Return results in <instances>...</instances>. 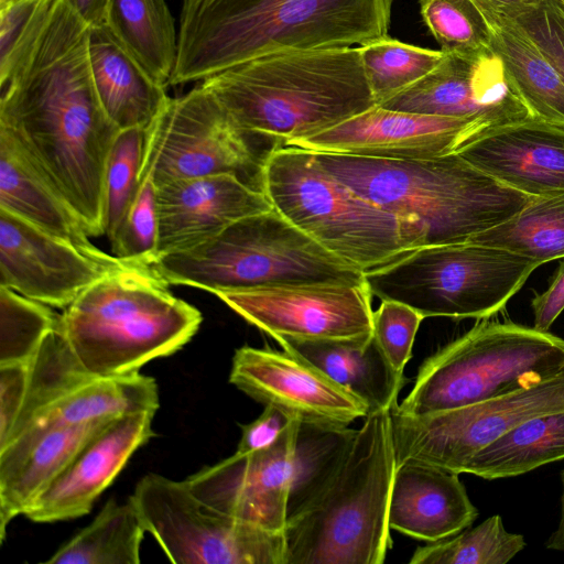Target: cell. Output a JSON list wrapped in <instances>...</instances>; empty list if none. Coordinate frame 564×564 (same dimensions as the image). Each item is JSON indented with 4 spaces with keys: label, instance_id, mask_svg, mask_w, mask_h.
<instances>
[{
    "label": "cell",
    "instance_id": "1",
    "mask_svg": "<svg viewBox=\"0 0 564 564\" xmlns=\"http://www.w3.org/2000/svg\"><path fill=\"white\" fill-rule=\"evenodd\" d=\"M89 25L58 0L14 75L0 84L6 130L59 191L90 238L104 232V175L119 129L96 94Z\"/></svg>",
    "mask_w": 564,
    "mask_h": 564
},
{
    "label": "cell",
    "instance_id": "2",
    "mask_svg": "<svg viewBox=\"0 0 564 564\" xmlns=\"http://www.w3.org/2000/svg\"><path fill=\"white\" fill-rule=\"evenodd\" d=\"M395 456L390 410L348 429L321 465L292 486L286 564H381L392 547Z\"/></svg>",
    "mask_w": 564,
    "mask_h": 564
},
{
    "label": "cell",
    "instance_id": "3",
    "mask_svg": "<svg viewBox=\"0 0 564 564\" xmlns=\"http://www.w3.org/2000/svg\"><path fill=\"white\" fill-rule=\"evenodd\" d=\"M393 0H183L170 85L204 80L282 50L365 45L388 36Z\"/></svg>",
    "mask_w": 564,
    "mask_h": 564
},
{
    "label": "cell",
    "instance_id": "4",
    "mask_svg": "<svg viewBox=\"0 0 564 564\" xmlns=\"http://www.w3.org/2000/svg\"><path fill=\"white\" fill-rule=\"evenodd\" d=\"M246 132L284 144L377 106L358 47L282 50L202 80Z\"/></svg>",
    "mask_w": 564,
    "mask_h": 564
},
{
    "label": "cell",
    "instance_id": "5",
    "mask_svg": "<svg viewBox=\"0 0 564 564\" xmlns=\"http://www.w3.org/2000/svg\"><path fill=\"white\" fill-rule=\"evenodd\" d=\"M315 156L358 194L416 221L426 246L467 241L512 217L531 197L499 183L458 153L427 160Z\"/></svg>",
    "mask_w": 564,
    "mask_h": 564
},
{
    "label": "cell",
    "instance_id": "6",
    "mask_svg": "<svg viewBox=\"0 0 564 564\" xmlns=\"http://www.w3.org/2000/svg\"><path fill=\"white\" fill-rule=\"evenodd\" d=\"M202 321L149 265L129 263L86 289L64 308L59 325L85 370L111 377L176 352Z\"/></svg>",
    "mask_w": 564,
    "mask_h": 564
},
{
    "label": "cell",
    "instance_id": "7",
    "mask_svg": "<svg viewBox=\"0 0 564 564\" xmlns=\"http://www.w3.org/2000/svg\"><path fill=\"white\" fill-rule=\"evenodd\" d=\"M260 189L288 221L364 272L426 246L423 228L329 174L315 153L284 144L263 159Z\"/></svg>",
    "mask_w": 564,
    "mask_h": 564
},
{
    "label": "cell",
    "instance_id": "8",
    "mask_svg": "<svg viewBox=\"0 0 564 564\" xmlns=\"http://www.w3.org/2000/svg\"><path fill=\"white\" fill-rule=\"evenodd\" d=\"M169 285L210 293L303 284H366L365 272L326 250L274 208L241 218L150 265Z\"/></svg>",
    "mask_w": 564,
    "mask_h": 564
},
{
    "label": "cell",
    "instance_id": "9",
    "mask_svg": "<svg viewBox=\"0 0 564 564\" xmlns=\"http://www.w3.org/2000/svg\"><path fill=\"white\" fill-rule=\"evenodd\" d=\"M563 367V338L486 318L426 358L395 409L414 416L451 410L534 383Z\"/></svg>",
    "mask_w": 564,
    "mask_h": 564
},
{
    "label": "cell",
    "instance_id": "10",
    "mask_svg": "<svg viewBox=\"0 0 564 564\" xmlns=\"http://www.w3.org/2000/svg\"><path fill=\"white\" fill-rule=\"evenodd\" d=\"M541 264L474 241L424 246L365 272L371 295L425 317L486 319L501 311Z\"/></svg>",
    "mask_w": 564,
    "mask_h": 564
},
{
    "label": "cell",
    "instance_id": "11",
    "mask_svg": "<svg viewBox=\"0 0 564 564\" xmlns=\"http://www.w3.org/2000/svg\"><path fill=\"white\" fill-rule=\"evenodd\" d=\"M150 532L176 564H286L284 532L225 514L202 500L185 480L148 474L129 497Z\"/></svg>",
    "mask_w": 564,
    "mask_h": 564
},
{
    "label": "cell",
    "instance_id": "12",
    "mask_svg": "<svg viewBox=\"0 0 564 564\" xmlns=\"http://www.w3.org/2000/svg\"><path fill=\"white\" fill-rule=\"evenodd\" d=\"M218 99L198 85L178 97H169L144 130L140 180L155 186L182 178L230 173L260 189L263 158L252 139Z\"/></svg>",
    "mask_w": 564,
    "mask_h": 564
},
{
    "label": "cell",
    "instance_id": "13",
    "mask_svg": "<svg viewBox=\"0 0 564 564\" xmlns=\"http://www.w3.org/2000/svg\"><path fill=\"white\" fill-rule=\"evenodd\" d=\"M390 409L395 465L419 463L463 474L481 448L522 423L564 412V367L534 383L424 415Z\"/></svg>",
    "mask_w": 564,
    "mask_h": 564
},
{
    "label": "cell",
    "instance_id": "14",
    "mask_svg": "<svg viewBox=\"0 0 564 564\" xmlns=\"http://www.w3.org/2000/svg\"><path fill=\"white\" fill-rule=\"evenodd\" d=\"M134 263L54 236L0 208V285L66 308L91 284Z\"/></svg>",
    "mask_w": 564,
    "mask_h": 564
},
{
    "label": "cell",
    "instance_id": "15",
    "mask_svg": "<svg viewBox=\"0 0 564 564\" xmlns=\"http://www.w3.org/2000/svg\"><path fill=\"white\" fill-rule=\"evenodd\" d=\"M214 295L275 340L347 339L372 334L367 284L257 288Z\"/></svg>",
    "mask_w": 564,
    "mask_h": 564
},
{
    "label": "cell",
    "instance_id": "16",
    "mask_svg": "<svg viewBox=\"0 0 564 564\" xmlns=\"http://www.w3.org/2000/svg\"><path fill=\"white\" fill-rule=\"evenodd\" d=\"M229 381L265 405L304 425L347 427L368 415L365 403L304 358L269 347L235 351Z\"/></svg>",
    "mask_w": 564,
    "mask_h": 564
},
{
    "label": "cell",
    "instance_id": "17",
    "mask_svg": "<svg viewBox=\"0 0 564 564\" xmlns=\"http://www.w3.org/2000/svg\"><path fill=\"white\" fill-rule=\"evenodd\" d=\"M300 422L291 421L270 446L234 455L185 479L209 507L271 531L284 532L295 470Z\"/></svg>",
    "mask_w": 564,
    "mask_h": 564
},
{
    "label": "cell",
    "instance_id": "18",
    "mask_svg": "<svg viewBox=\"0 0 564 564\" xmlns=\"http://www.w3.org/2000/svg\"><path fill=\"white\" fill-rule=\"evenodd\" d=\"M492 127L474 118L397 111L375 106L314 137L288 143L315 153L427 160L458 153Z\"/></svg>",
    "mask_w": 564,
    "mask_h": 564
},
{
    "label": "cell",
    "instance_id": "19",
    "mask_svg": "<svg viewBox=\"0 0 564 564\" xmlns=\"http://www.w3.org/2000/svg\"><path fill=\"white\" fill-rule=\"evenodd\" d=\"M379 106L397 111L480 119L492 128L533 118L501 59L490 48L445 54L429 75Z\"/></svg>",
    "mask_w": 564,
    "mask_h": 564
},
{
    "label": "cell",
    "instance_id": "20",
    "mask_svg": "<svg viewBox=\"0 0 564 564\" xmlns=\"http://www.w3.org/2000/svg\"><path fill=\"white\" fill-rule=\"evenodd\" d=\"M153 412H139L109 421L82 446L24 516L47 523L87 514L134 452L153 436Z\"/></svg>",
    "mask_w": 564,
    "mask_h": 564
},
{
    "label": "cell",
    "instance_id": "21",
    "mask_svg": "<svg viewBox=\"0 0 564 564\" xmlns=\"http://www.w3.org/2000/svg\"><path fill=\"white\" fill-rule=\"evenodd\" d=\"M155 207L159 257L195 246L241 218L273 209L261 189L230 173L158 185Z\"/></svg>",
    "mask_w": 564,
    "mask_h": 564
},
{
    "label": "cell",
    "instance_id": "22",
    "mask_svg": "<svg viewBox=\"0 0 564 564\" xmlns=\"http://www.w3.org/2000/svg\"><path fill=\"white\" fill-rule=\"evenodd\" d=\"M458 154L529 196L564 192V126L528 118L492 128Z\"/></svg>",
    "mask_w": 564,
    "mask_h": 564
},
{
    "label": "cell",
    "instance_id": "23",
    "mask_svg": "<svg viewBox=\"0 0 564 564\" xmlns=\"http://www.w3.org/2000/svg\"><path fill=\"white\" fill-rule=\"evenodd\" d=\"M477 517L458 474L419 463L397 466L389 505L391 530L433 543L469 528Z\"/></svg>",
    "mask_w": 564,
    "mask_h": 564
},
{
    "label": "cell",
    "instance_id": "24",
    "mask_svg": "<svg viewBox=\"0 0 564 564\" xmlns=\"http://www.w3.org/2000/svg\"><path fill=\"white\" fill-rule=\"evenodd\" d=\"M113 420V419H112ZM109 421L18 436L0 448V531L55 480L82 446Z\"/></svg>",
    "mask_w": 564,
    "mask_h": 564
},
{
    "label": "cell",
    "instance_id": "25",
    "mask_svg": "<svg viewBox=\"0 0 564 564\" xmlns=\"http://www.w3.org/2000/svg\"><path fill=\"white\" fill-rule=\"evenodd\" d=\"M94 87L108 119L119 129H147L169 96L160 83L104 23L89 26Z\"/></svg>",
    "mask_w": 564,
    "mask_h": 564
},
{
    "label": "cell",
    "instance_id": "26",
    "mask_svg": "<svg viewBox=\"0 0 564 564\" xmlns=\"http://www.w3.org/2000/svg\"><path fill=\"white\" fill-rule=\"evenodd\" d=\"M276 341L282 349L304 358L361 400L368 414L389 411L398 403L406 383L404 375L393 369L372 334L347 339Z\"/></svg>",
    "mask_w": 564,
    "mask_h": 564
},
{
    "label": "cell",
    "instance_id": "27",
    "mask_svg": "<svg viewBox=\"0 0 564 564\" xmlns=\"http://www.w3.org/2000/svg\"><path fill=\"white\" fill-rule=\"evenodd\" d=\"M0 208L76 245L95 246L59 191L3 129H0Z\"/></svg>",
    "mask_w": 564,
    "mask_h": 564
},
{
    "label": "cell",
    "instance_id": "28",
    "mask_svg": "<svg viewBox=\"0 0 564 564\" xmlns=\"http://www.w3.org/2000/svg\"><path fill=\"white\" fill-rule=\"evenodd\" d=\"M491 31L490 50L531 112L551 123L564 126V84L534 42L491 0H474Z\"/></svg>",
    "mask_w": 564,
    "mask_h": 564
},
{
    "label": "cell",
    "instance_id": "29",
    "mask_svg": "<svg viewBox=\"0 0 564 564\" xmlns=\"http://www.w3.org/2000/svg\"><path fill=\"white\" fill-rule=\"evenodd\" d=\"M158 408L159 389L153 378L139 371L111 377L95 376L48 406L18 436L132 413H155Z\"/></svg>",
    "mask_w": 564,
    "mask_h": 564
},
{
    "label": "cell",
    "instance_id": "30",
    "mask_svg": "<svg viewBox=\"0 0 564 564\" xmlns=\"http://www.w3.org/2000/svg\"><path fill=\"white\" fill-rule=\"evenodd\" d=\"M564 459V412L529 420L478 451L463 473L486 480L516 477Z\"/></svg>",
    "mask_w": 564,
    "mask_h": 564
},
{
    "label": "cell",
    "instance_id": "31",
    "mask_svg": "<svg viewBox=\"0 0 564 564\" xmlns=\"http://www.w3.org/2000/svg\"><path fill=\"white\" fill-rule=\"evenodd\" d=\"M105 24L164 86L177 55V31L165 0H108Z\"/></svg>",
    "mask_w": 564,
    "mask_h": 564
},
{
    "label": "cell",
    "instance_id": "32",
    "mask_svg": "<svg viewBox=\"0 0 564 564\" xmlns=\"http://www.w3.org/2000/svg\"><path fill=\"white\" fill-rule=\"evenodd\" d=\"M147 532L141 516L129 498L110 499L86 528L63 544L47 564H139Z\"/></svg>",
    "mask_w": 564,
    "mask_h": 564
},
{
    "label": "cell",
    "instance_id": "33",
    "mask_svg": "<svg viewBox=\"0 0 564 564\" xmlns=\"http://www.w3.org/2000/svg\"><path fill=\"white\" fill-rule=\"evenodd\" d=\"M469 241L508 250L540 264L564 258V192L531 196L506 221Z\"/></svg>",
    "mask_w": 564,
    "mask_h": 564
},
{
    "label": "cell",
    "instance_id": "34",
    "mask_svg": "<svg viewBox=\"0 0 564 564\" xmlns=\"http://www.w3.org/2000/svg\"><path fill=\"white\" fill-rule=\"evenodd\" d=\"M93 377L75 356L58 321L29 364L21 412L8 440L0 447L25 431L48 406Z\"/></svg>",
    "mask_w": 564,
    "mask_h": 564
},
{
    "label": "cell",
    "instance_id": "35",
    "mask_svg": "<svg viewBox=\"0 0 564 564\" xmlns=\"http://www.w3.org/2000/svg\"><path fill=\"white\" fill-rule=\"evenodd\" d=\"M358 51L377 106L420 82L445 55L389 36L360 45Z\"/></svg>",
    "mask_w": 564,
    "mask_h": 564
},
{
    "label": "cell",
    "instance_id": "36",
    "mask_svg": "<svg viewBox=\"0 0 564 564\" xmlns=\"http://www.w3.org/2000/svg\"><path fill=\"white\" fill-rule=\"evenodd\" d=\"M527 543L522 534L506 530L502 518L494 514L475 528H466L445 540L417 547L411 564H506Z\"/></svg>",
    "mask_w": 564,
    "mask_h": 564
},
{
    "label": "cell",
    "instance_id": "37",
    "mask_svg": "<svg viewBox=\"0 0 564 564\" xmlns=\"http://www.w3.org/2000/svg\"><path fill=\"white\" fill-rule=\"evenodd\" d=\"M144 129L119 130L110 148L104 175V232L111 242L132 206L140 186Z\"/></svg>",
    "mask_w": 564,
    "mask_h": 564
},
{
    "label": "cell",
    "instance_id": "38",
    "mask_svg": "<svg viewBox=\"0 0 564 564\" xmlns=\"http://www.w3.org/2000/svg\"><path fill=\"white\" fill-rule=\"evenodd\" d=\"M59 316L51 306L0 285V366L30 362Z\"/></svg>",
    "mask_w": 564,
    "mask_h": 564
},
{
    "label": "cell",
    "instance_id": "39",
    "mask_svg": "<svg viewBox=\"0 0 564 564\" xmlns=\"http://www.w3.org/2000/svg\"><path fill=\"white\" fill-rule=\"evenodd\" d=\"M419 3L422 19L443 53L490 48L489 23L474 0H419Z\"/></svg>",
    "mask_w": 564,
    "mask_h": 564
},
{
    "label": "cell",
    "instance_id": "40",
    "mask_svg": "<svg viewBox=\"0 0 564 564\" xmlns=\"http://www.w3.org/2000/svg\"><path fill=\"white\" fill-rule=\"evenodd\" d=\"M58 0H10L0 4V84L21 66Z\"/></svg>",
    "mask_w": 564,
    "mask_h": 564
},
{
    "label": "cell",
    "instance_id": "41",
    "mask_svg": "<svg viewBox=\"0 0 564 564\" xmlns=\"http://www.w3.org/2000/svg\"><path fill=\"white\" fill-rule=\"evenodd\" d=\"M155 185L150 176L141 181L139 193L115 239L112 253L126 261L151 265L158 257Z\"/></svg>",
    "mask_w": 564,
    "mask_h": 564
},
{
    "label": "cell",
    "instance_id": "42",
    "mask_svg": "<svg viewBox=\"0 0 564 564\" xmlns=\"http://www.w3.org/2000/svg\"><path fill=\"white\" fill-rule=\"evenodd\" d=\"M494 4L540 48L564 84V8L557 0Z\"/></svg>",
    "mask_w": 564,
    "mask_h": 564
},
{
    "label": "cell",
    "instance_id": "43",
    "mask_svg": "<svg viewBox=\"0 0 564 564\" xmlns=\"http://www.w3.org/2000/svg\"><path fill=\"white\" fill-rule=\"evenodd\" d=\"M423 319L417 311L393 300H381L373 311V338L393 369L401 375L412 356L414 338Z\"/></svg>",
    "mask_w": 564,
    "mask_h": 564
},
{
    "label": "cell",
    "instance_id": "44",
    "mask_svg": "<svg viewBox=\"0 0 564 564\" xmlns=\"http://www.w3.org/2000/svg\"><path fill=\"white\" fill-rule=\"evenodd\" d=\"M29 364L0 366V446L8 440L21 412L28 386Z\"/></svg>",
    "mask_w": 564,
    "mask_h": 564
},
{
    "label": "cell",
    "instance_id": "45",
    "mask_svg": "<svg viewBox=\"0 0 564 564\" xmlns=\"http://www.w3.org/2000/svg\"><path fill=\"white\" fill-rule=\"evenodd\" d=\"M293 421L274 406L265 405L252 422L241 426L237 453H250L272 445Z\"/></svg>",
    "mask_w": 564,
    "mask_h": 564
},
{
    "label": "cell",
    "instance_id": "46",
    "mask_svg": "<svg viewBox=\"0 0 564 564\" xmlns=\"http://www.w3.org/2000/svg\"><path fill=\"white\" fill-rule=\"evenodd\" d=\"M531 307L533 311V327L540 330H549L564 311V260L561 261L549 288L532 299Z\"/></svg>",
    "mask_w": 564,
    "mask_h": 564
},
{
    "label": "cell",
    "instance_id": "47",
    "mask_svg": "<svg viewBox=\"0 0 564 564\" xmlns=\"http://www.w3.org/2000/svg\"><path fill=\"white\" fill-rule=\"evenodd\" d=\"M67 3L89 25L105 23L108 0H66Z\"/></svg>",
    "mask_w": 564,
    "mask_h": 564
},
{
    "label": "cell",
    "instance_id": "48",
    "mask_svg": "<svg viewBox=\"0 0 564 564\" xmlns=\"http://www.w3.org/2000/svg\"><path fill=\"white\" fill-rule=\"evenodd\" d=\"M562 496H561V518L557 529L550 535L545 546L549 550L564 552V469L561 471Z\"/></svg>",
    "mask_w": 564,
    "mask_h": 564
},
{
    "label": "cell",
    "instance_id": "49",
    "mask_svg": "<svg viewBox=\"0 0 564 564\" xmlns=\"http://www.w3.org/2000/svg\"><path fill=\"white\" fill-rule=\"evenodd\" d=\"M495 1L509 4V3H530V2H533L535 0H495Z\"/></svg>",
    "mask_w": 564,
    "mask_h": 564
},
{
    "label": "cell",
    "instance_id": "50",
    "mask_svg": "<svg viewBox=\"0 0 564 564\" xmlns=\"http://www.w3.org/2000/svg\"><path fill=\"white\" fill-rule=\"evenodd\" d=\"M557 1H558V2L562 4V7L564 8V0H557Z\"/></svg>",
    "mask_w": 564,
    "mask_h": 564
},
{
    "label": "cell",
    "instance_id": "51",
    "mask_svg": "<svg viewBox=\"0 0 564 564\" xmlns=\"http://www.w3.org/2000/svg\"><path fill=\"white\" fill-rule=\"evenodd\" d=\"M8 1H10V0H0V4L4 3V2H8Z\"/></svg>",
    "mask_w": 564,
    "mask_h": 564
}]
</instances>
